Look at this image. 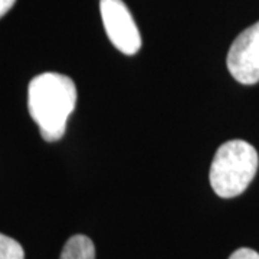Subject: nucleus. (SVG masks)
Listing matches in <instances>:
<instances>
[{
	"mask_svg": "<svg viewBox=\"0 0 259 259\" xmlns=\"http://www.w3.org/2000/svg\"><path fill=\"white\" fill-rule=\"evenodd\" d=\"M228 69L243 85L259 82V22L245 29L228 52Z\"/></svg>",
	"mask_w": 259,
	"mask_h": 259,
	"instance_id": "20e7f679",
	"label": "nucleus"
},
{
	"mask_svg": "<svg viewBox=\"0 0 259 259\" xmlns=\"http://www.w3.org/2000/svg\"><path fill=\"white\" fill-rule=\"evenodd\" d=\"M102 23L111 44L125 55H134L141 48L140 30L122 0L100 2Z\"/></svg>",
	"mask_w": 259,
	"mask_h": 259,
	"instance_id": "7ed1b4c3",
	"label": "nucleus"
},
{
	"mask_svg": "<svg viewBox=\"0 0 259 259\" xmlns=\"http://www.w3.org/2000/svg\"><path fill=\"white\" fill-rule=\"evenodd\" d=\"M0 259H25V250L18 241L0 233Z\"/></svg>",
	"mask_w": 259,
	"mask_h": 259,
	"instance_id": "423d86ee",
	"label": "nucleus"
},
{
	"mask_svg": "<svg viewBox=\"0 0 259 259\" xmlns=\"http://www.w3.org/2000/svg\"><path fill=\"white\" fill-rule=\"evenodd\" d=\"M15 2H16V0H0V18L5 16V15L13 8Z\"/></svg>",
	"mask_w": 259,
	"mask_h": 259,
	"instance_id": "6e6552de",
	"label": "nucleus"
},
{
	"mask_svg": "<svg viewBox=\"0 0 259 259\" xmlns=\"http://www.w3.org/2000/svg\"><path fill=\"white\" fill-rule=\"evenodd\" d=\"M258 151L243 140H231L218 148L210 166V185L223 199L242 194L258 171Z\"/></svg>",
	"mask_w": 259,
	"mask_h": 259,
	"instance_id": "f03ea898",
	"label": "nucleus"
},
{
	"mask_svg": "<svg viewBox=\"0 0 259 259\" xmlns=\"http://www.w3.org/2000/svg\"><path fill=\"white\" fill-rule=\"evenodd\" d=\"M59 259H95V246L85 235H74L65 243Z\"/></svg>",
	"mask_w": 259,
	"mask_h": 259,
	"instance_id": "39448f33",
	"label": "nucleus"
},
{
	"mask_svg": "<svg viewBox=\"0 0 259 259\" xmlns=\"http://www.w3.org/2000/svg\"><path fill=\"white\" fill-rule=\"evenodd\" d=\"M229 259H259V253L249 248H241V249L235 250Z\"/></svg>",
	"mask_w": 259,
	"mask_h": 259,
	"instance_id": "0eeeda50",
	"label": "nucleus"
},
{
	"mask_svg": "<svg viewBox=\"0 0 259 259\" xmlns=\"http://www.w3.org/2000/svg\"><path fill=\"white\" fill-rule=\"evenodd\" d=\"M76 105L75 82L64 74L44 72L28 88V108L42 139L55 143L64 137L66 122Z\"/></svg>",
	"mask_w": 259,
	"mask_h": 259,
	"instance_id": "f257e3e1",
	"label": "nucleus"
}]
</instances>
